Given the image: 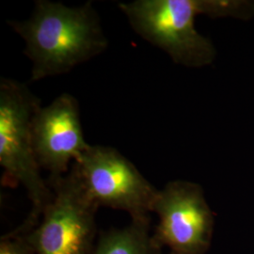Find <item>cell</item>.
Masks as SVG:
<instances>
[{"instance_id":"cell-3","label":"cell","mask_w":254,"mask_h":254,"mask_svg":"<svg viewBox=\"0 0 254 254\" xmlns=\"http://www.w3.org/2000/svg\"><path fill=\"white\" fill-rule=\"evenodd\" d=\"M41 101L22 82L0 80V165L6 176L27 190L31 210L26 221L36 226L53 191L41 175L32 140V120Z\"/></svg>"},{"instance_id":"cell-8","label":"cell","mask_w":254,"mask_h":254,"mask_svg":"<svg viewBox=\"0 0 254 254\" xmlns=\"http://www.w3.org/2000/svg\"><path fill=\"white\" fill-rule=\"evenodd\" d=\"M151 219L131 220L127 227L101 236L91 254H161L162 247L150 231Z\"/></svg>"},{"instance_id":"cell-5","label":"cell","mask_w":254,"mask_h":254,"mask_svg":"<svg viewBox=\"0 0 254 254\" xmlns=\"http://www.w3.org/2000/svg\"><path fill=\"white\" fill-rule=\"evenodd\" d=\"M73 165L99 206L126 211L132 220L151 219L158 190L118 150L90 145Z\"/></svg>"},{"instance_id":"cell-1","label":"cell","mask_w":254,"mask_h":254,"mask_svg":"<svg viewBox=\"0 0 254 254\" xmlns=\"http://www.w3.org/2000/svg\"><path fill=\"white\" fill-rule=\"evenodd\" d=\"M7 23L25 42L24 52L32 64L31 81L69 73L109 46L91 1L69 7L37 0L29 18Z\"/></svg>"},{"instance_id":"cell-6","label":"cell","mask_w":254,"mask_h":254,"mask_svg":"<svg viewBox=\"0 0 254 254\" xmlns=\"http://www.w3.org/2000/svg\"><path fill=\"white\" fill-rule=\"evenodd\" d=\"M158 218L154 237L170 254H206L214 231V214L203 190L192 182L172 181L158 190L153 205Z\"/></svg>"},{"instance_id":"cell-4","label":"cell","mask_w":254,"mask_h":254,"mask_svg":"<svg viewBox=\"0 0 254 254\" xmlns=\"http://www.w3.org/2000/svg\"><path fill=\"white\" fill-rule=\"evenodd\" d=\"M53 197L42 220L30 230L36 254H91L96 235L99 205L84 188L75 167L69 173L48 178Z\"/></svg>"},{"instance_id":"cell-9","label":"cell","mask_w":254,"mask_h":254,"mask_svg":"<svg viewBox=\"0 0 254 254\" xmlns=\"http://www.w3.org/2000/svg\"><path fill=\"white\" fill-rule=\"evenodd\" d=\"M35 226L24 221L20 226L1 237L0 254H34L30 230Z\"/></svg>"},{"instance_id":"cell-7","label":"cell","mask_w":254,"mask_h":254,"mask_svg":"<svg viewBox=\"0 0 254 254\" xmlns=\"http://www.w3.org/2000/svg\"><path fill=\"white\" fill-rule=\"evenodd\" d=\"M32 140L41 169L48 178L65 175L90 147L82 130L80 109L69 93L58 96L50 105L37 109L32 120Z\"/></svg>"},{"instance_id":"cell-2","label":"cell","mask_w":254,"mask_h":254,"mask_svg":"<svg viewBox=\"0 0 254 254\" xmlns=\"http://www.w3.org/2000/svg\"><path fill=\"white\" fill-rule=\"evenodd\" d=\"M119 9L138 36L165 51L175 64L198 68L211 64L216 50L196 30V16L248 20L254 15V1L135 0L120 3Z\"/></svg>"}]
</instances>
